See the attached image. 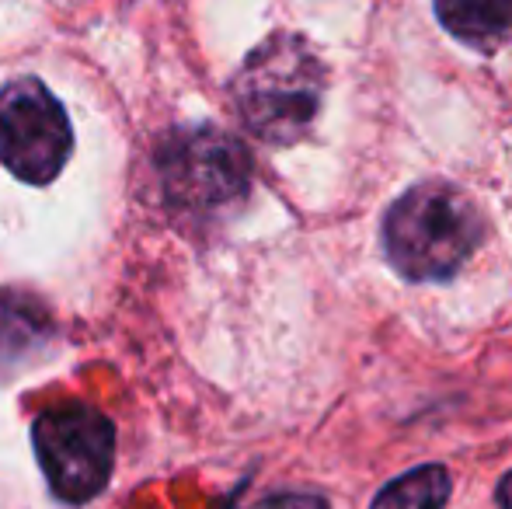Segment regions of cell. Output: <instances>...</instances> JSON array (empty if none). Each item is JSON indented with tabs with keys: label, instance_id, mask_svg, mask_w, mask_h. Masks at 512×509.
I'll return each instance as SVG.
<instances>
[{
	"label": "cell",
	"instance_id": "1",
	"mask_svg": "<svg viewBox=\"0 0 512 509\" xmlns=\"http://www.w3.org/2000/svg\"><path fill=\"white\" fill-rule=\"evenodd\" d=\"M328 70L300 35H272L237 70L230 95L244 126L265 143L290 147L317 119Z\"/></svg>",
	"mask_w": 512,
	"mask_h": 509
},
{
	"label": "cell",
	"instance_id": "2",
	"mask_svg": "<svg viewBox=\"0 0 512 509\" xmlns=\"http://www.w3.org/2000/svg\"><path fill=\"white\" fill-rule=\"evenodd\" d=\"M485 217L460 189L422 182L408 189L384 217L387 262L411 283H443L478 252Z\"/></svg>",
	"mask_w": 512,
	"mask_h": 509
},
{
	"label": "cell",
	"instance_id": "3",
	"mask_svg": "<svg viewBox=\"0 0 512 509\" xmlns=\"http://www.w3.org/2000/svg\"><path fill=\"white\" fill-rule=\"evenodd\" d=\"M161 185L175 210L216 213L251 189V154L237 136L216 126H192L168 136L161 157Z\"/></svg>",
	"mask_w": 512,
	"mask_h": 509
},
{
	"label": "cell",
	"instance_id": "4",
	"mask_svg": "<svg viewBox=\"0 0 512 509\" xmlns=\"http://www.w3.org/2000/svg\"><path fill=\"white\" fill-rule=\"evenodd\" d=\"M32 443L49 489L63 503H88L112 478L115 429L98 408L81 401L46 408L32 426Z\"/></svg>",
	"mask_w": 512,
	"mask_h": 509
},
{
	"label": "cell",
	"instance_id": "5",
	"mask_svg": "<svg viewBox=\"0 0 512 509\" xmlns=\"http://www.w3.org/2000/svg\"><path fill=\"white\" fill-rule=\"evenodd\" d=\"M74 147L67 112L35 77L0 88V161L28 185H49Z\"/></svg>",
	"mask_w": 512,
	"mask_h": 509
},
{
	"label": "cell",
	"instance_id": "6",
	"mask_svg": "<svg viewBox=\"0 0 512 509\" xmlns=\"http://www.w3.org/2000/svg\"><path fill=\"white\" fill-rule=\"evenodd\" d=\"M53 321L35 297L18 290H0V367L32 360L35 349L49 346Z\"/></svg>",
	"mask_w": 512,
	"mask_h": 509
},
{
	"label": "cell",
	"instance_id": "7",
	"mask_svg": "<svg viewBox=\"0 0 512 509\" xmlns=\"http://www.w3.org/2000/svg\"><path fill=\"white\" fill-rule=\"evenodd\" d=\"M436 14L457 39L478 46L512 32V0H436Z\"/></svg>",
	"mask_w": 512,
	"mask_h": 509
},
{
	"label": "cell",
	"instance_id": "8",
	"mask_svg": "<svg viewBox=\"0 0 512 509\" xmlns=\"http://www.w3.org/2000/svg\"><path fill=\"white\" fill-rule=\"evenodd\" d=\"M450 492V471L443 464H422L384 485L370 509H443L450 503Z\"/></svg>",
	"mask_w": 512,
	"mask_h": 509
},
{
	"label": "cell",
	"instance_id": "9",
	"mask_svg": "<svg viewBox=\"0 0 512 509\" xmlns=\"http://www.w3.org/2000/svg\"><path fill=\"white\" fill-rule=\"evenodd\" d=\"M255 509H328V499L314 492H283V496H269Z\"/></svg>",
	"mask_w": 512,
	"mask_h": 509
},
{
	"label": "cell",
	"instance_id": "10",
	"mask_svg": "<svg viewBox=\"0 0 512 509\" xmlns=\"http://www.w3.org/2000/svg\"><path fill=\"white\" fill-rule=\"evenodd\" d=\"M495 503H499V509H512V471L499 482V489H495Z\"/></svg>",
	"mask_w": 512,
	"mask_h": 509
}]
</instances>
